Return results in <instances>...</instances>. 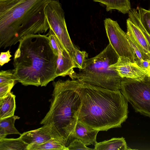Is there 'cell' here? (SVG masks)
<instances>
[{
    "label": "cell",
    "mask_w": 150,
    "mask_h": 150,
    "mask_svg": "<svg viewBox=\"0 0 150 150\" xmlns=\"http://www.w3.org/2000/svg\"><path fill=\"white\" fill-rule=\"evenodd\" d=\"M14 55V74L25 86H45L57 77V55L49 37L40 34L22 38Z\"/></svg>",
    "instance_id": "cell-1"
},
{
    "label": "cell",
    "mask_w": 150,
    "mask_h": 150,
    "mask_svg": "<svg viewBox=\"0 0 150 150\" xmlns=\"http://www.w3.org/2000/svg\"><path fill=\"white\" fill-rule=\"evenodd\" d=\"M52 0H0V47L5 49L31 34L50 29L45 12Z\"/></svg>",
    "instance_id": "cell-2"
},
{
    "label": "cell",
    "mask_w": 150,
    "mask_h": 150,
    "mask_svg": "<svg viewBox=\"0 0 150 150\" xmlns=\"http://www.w3.org/2000/svg\"><path fill=\"white\" fill-rule=\"evenodd\" d=\"M83 83L78 121L99 131L120 127L128 111V102L120 90Z\"/></svg>",
    "instance_id": "cell-3"
},
{
    "label": "cell",
    "mask_w": 150,
    "mask_h": 150,
    "mask_svg": "<svg viewBox=\"0 0 150 150\" xmlns=\"http://www.w3.org/2000/svg\"><path fill=\"white\" fill-rule=\"evenodd\" d=\"M54 89L50 109L40 124H51L67 146L73 138L81 106L83 83L77 79L53 83Z\"/></svg>",
    "instance_id": "cell-4"
},
{
    "label": "cell",
    "mask_w": 150,
    "mask_h": 150,
    "mask_svg": "<svg viewBox=\"0 0 150 150\" xmlns=\"http://www.w3.org/2000/svg\"><path fill=\"white\" fill-rule=\"evenodd\" d=\"M119 57L109 43L97 55L86 59L83 68L70 77L72 79L108 90H120L122 78L110 67Z\"/></svg>",
    "instance_id": "cell-5"
},
{
    "label": "cell",
    "mask_w": 150,
    "mask_h": 150,
    "mask_svg": "<svg viewBox=\"0 0 150 150\" xmlns=\"http://www.w3.org/2000/svg\"><path fill=\"white\" fill-rule=\"evenodd\" d=\"M120 90L136 112L150 117V79L122 78Z\"/></svg>",
    "instance_id": "cell-6"
},
{
    "label": "cell",
    "mask_w": 150,
    "mask_h": 150,
    "mask_svg": "<svg viewBox=\"0 0 150 150\" xmlns=\"http://www.w3.org/2000/svg\"><path fill=\"white\" fill-rule=\"evenodd\" d=\"M45 12L50 29L64 48L71 55L75 48L68 32L64 12L59 0H52L46 5Z\"/></svg>",
    "instance_id": "cell-7"
},
{
    "label": "cell",
    "mask_w": 150,
    "mask_h": 150,
    "mask_svg": "<svg viewBox=\"0 0 150 150\" xmlns=\"http://www.w3.org/2000/svg\"><path fill=\"white\" fill-rule=\"evenodd\" d=\"M104 23L109 43L118 56L127 57L135 61L136 56L128 37L117 22L108 18L105 19Z\"/></svg>",
    "instance_id": "cell-8"
},
{
    "label": "cell",
    "mask_w": 150,
    "mask_h": 150,
    "mask_svg": "<svg viewBox=\"0 0 150 150\" xmlns=\"http://www.w3.org/2000/svg\"><path fill=\"white\" fill-rule=\"evenodd\" d=\"M110 67L115 70L122 78L140 80L148 76L147 73L140 67L135 61H132L128 58L119 57L115 64Z\"/></svg>",
    "instance_id": "cell-9"
},
{
    "label": "cell",
    "mask_w": 150,
    "mask_h": 150,
    "mask_svg": "<svg viewBox=\"0 0 150 150\" xmlns=\"http://www.w3.org/2000/svg\"><path fill=\"white\" fill-rule=\"evenodd\" d=\"M20 137L28 145L41 144L52 138H57L63 141L54 132L51 124L43 125L38 129L24 132Z\"/></svg>",
    "instance_id": "cell-10"
},
{
    "label": "cell",
    "mask_w": 150,
    "mask_h": 150,
    "mask_svg": "<svg viewBox=\"0 0 150 150\" xmlns=\"http://www.w3.org/2000/svg\"><path fill=\"white\" fill-rule=\"evenodd\" d=\"M58 45L57 76H65L69 75L70 77L75 72L73 70L75 68L72 57L58 40Z\"/></svg>",
    "instance_id": "cell-11"
},
{
    "label": "cell",
    "mask_w": 150,
    "mask_h": 150,
    "mask_svg": "<svg viewBox=\"0 0 150 150\" xmlns=\"http://www.w3.org/2000/svg\"><path fill=\"white\" fill-rule=\"evenodd\" d=\"M126 23V34L128 38L150 59V46L142 32L129 18L127 20Z\"/></svg>",
    "instance_id": "cell-12"
},
{
    "label": "cell",
    "mask_w": 150,
    "mask_h": 150,
    "mask_svg": "<svg viewBox=\"0 0 150 150\" xmlns=\"http://www.w3.org/2000/svg\"><path fill=\"white\" fill-rule=\"evenodd\" d=\"M99 131L93 129L78 121L76 125L73 138L80 139L86 146L95 145L97 135Z\"/></svg>",
    "instance_id": "cell-13"
},
{
    "label": "cell",
    "mask_w": 150,
    "mask_h": 150,
    "mask_svg": "<svg viewBox=\"0 0 150 150\" xmlns=\"http://www.w3.org/2000/svg\"><path fill=\"white\" fill-rule=\"evenodd\" d=\"M94 146V150L131 149L127 147L125 139L123 137L113 138L108 140L97 142Z\"/></svg>",
    "instance_id": "cell-14"
},
{
    "label": "cell",
    "mask_w": 150,
    "mask_h": 150,
    "mask_svg": "<svg viewBox=\"0 0 150 150\" xmlns=\"http://www.w3.org/2000/svg\"><path fill=\"white\" fill-rule=\"evenodd\" d=\"M15 97L10 92L6 96L0 98V120L14 115L16 107Z\"/></svg>",
    "instance_id": "cell-15"
},
{
    "label": "cell",
    "mask_w": 150,
    "mask_h": 150,
    "mask_svg": "<svg viewBox=\"0 0 150 150\" xmlns=\"http://www.w3.org/2000/svg\"><path fill=\"white\" fill-rule=\"evenodd\" d=\"M69 150V149L63 141L56 138H52L41 144L28 145L27 147V150Z\"/></svg>",
    "instance_id": "cell-16"
},
{
    "label": "cell",
    "mask_w": 150,
    "mask_h": 150,
    "mask_svg": "<svg viewBox=\"0 0 150 150\" xmlns=\"http://www.w3.org/2000/svg\"><path fill=\"white\" fill-rule=\"evenodd\" d=\"M96 2L104 4L106 9L108 11L116 10L123 14L128 13L131 9L129 0H93Z\"/></svg>",
    "instance_id": "cell-17"
},
{
    "label": "cell",
    "mask_w": 150,
    "mask_h": 150,
    "mask_svg": "<svg viewBox=\"0 0 150 150\" xmlns=\"http://www.w3.org/2000/svg\"><path fill=\"white\" fill-rule=\"evenodd\" d=\"M19 118V117L14 115L0 120V139L5 137L8 134H21L14 125L16 120Z\"/></svg>",
    "instance_id": "cell-18"
},
{
    "label": "cell",
    "mask_w": 150,
    "mask_h": 150,
    "mask_svg": "<svg viewBox=\"0 0 150 150\" xmlns=\"http://www.w3.org/2000/svg\"><path fill=\"white\" fill-rule=\"evenodd\" d=\"M28 146L20 137L0 139V150H27Z\"/></svg>",
    "instance_id": "cell-19"
},
{
    "label": "cell",
    "mask_w": 150,
    "mask_h": 150,
    "mask_svg": "<svg viewBox=\"0 0 150 150\" xmlns=\"http://www.w3.org/2000/svg\"><path fill=\"white\" fill-rule=\"evenodd\" d=\"M88 56L86 52L81 51L75 46L72 56L74 68L82 69Z\"/></svg>",
    "instance_id": "cell-20"
},
{
    "label": "cell",
    "mask_w": 150,
    "mask_h": 150,
    "mask_svg": "<svg viewBox=\"0 0 150 150\" xmlns=\"http://www.w3.org/2000/svg\"><path fill=\"white\" fill-rule=\"evenodd\" d=\"M129 18L141 30L150 46V35L147 32L142 24L137 9H131L128 13Z\"/></svg>",
    "instance_id": "cell-21"
},
{
    "label": "cell",
    "mask_w": 150,
    "mask_h": 150,
    "mask_svg": "<svg viewBox=\"0 0 150 150\" xmlns=\"http://www.w3.org/2000/svg\"><path fill=\"white\" fill-rule=\"evenodd\" d=\"M137 9L142 24L150 35V10H147L138 7Z\"/></svg>",
    "instance_id": "cell-22"
},
{
    "label": "cell",
    "mask_w": 150,
    "mask_h": 150,
    "mask_svg": "<svg viewBox=\"0 0 150 150\" xmlns=\"http://www.w3.org/2000/svg\"><path fill=\"white\" fill-rule=\"evenodd\" d=\"M15 81H16L13 69L0 71V84Z\"/></svg>",
    "instance_id": "cell-23"
},
{
    "label": "cell",
    "mask_w": 150,
    "mask_h": 150,
    "mask_svg": "<svg viewBox=\"0 0 150 150\" xmlns=\"http://www.w3.org/2000/svg\"><path fill=\"white\" fill-rule=\"evenodd\" d=\"M69 150H94L87 147L85 144L80 139L74 138L71 141L67 146Z\"/></svg>",
    "instance_id": "cell-24"
},
{
    "label": "cell",
    "mask_w": 150,
    "mask_h": 150,
    "mask_svg": "<svg viewBox=\"0 0 150 150\" xmlns=\"http://www.w3.org/2000/svg\"><path fill=\"white\" fill-rule=\"evenodd\" d=\"M16 81L0 84V98H4L10 93Z\"/></svg>",
    "instance_id": "cell-25"
},
{
    "label": "cell",
    "mask_w": 150,
    "mask_h": 150,
    "mask_svg": "<svg viewBox=\"0 0 150 150\" xmlns=\"http://www.w3.org/2000/svg\"><path fill=\"white\" fill-rule=\"evenodd\" d=\"M135 62L149 76L150 71V60L149 59L141 60L135 59Z\"/></svg>",
    "instance_id": "cell-26"
},
{
    "label": "cell",
    "mask_w": 150,
    "mask_h": 150,
    "mask_svg": "<svg viewBox=\"0 0 150 150\" xmlns=\"http://www.w3.org/2000/svg\"><path fill=\"white\" fill-rule=\"evenodd\" d=\"M12 57L9 50L6 52H1L0 55V65L2 66L5 64L8 63L11 60L10 58Z\"/></svg>",
    "instance_id": "cell-27"
},
{
    "label": "cell",
    "mask_w": 150,
    "mask_h": 150,
    "mask_svg": "<svg viewBox=\"0 0 150 150\" xmlns=\"http://www.w3.org/2000/svg\"><path fill=\"white\" fill-rule=\"evenodd\" d=\"M150 79V73H149V77Z\"/></svg>",
    "instance_id": "cell-28"
}]
</instances>
